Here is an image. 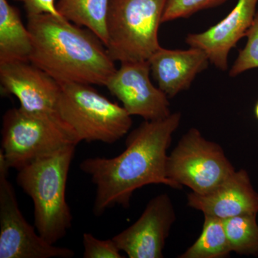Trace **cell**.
Here are the masks:
<instances>
[{
    "mask_svg": "<svg viewBox=\"0 0 258 258\" xmlns=\"http://www.w3.org/2000/svg\"><path fill=\"white\" fill-rule=\"evenodd\" d=\"M27 26L33 46L30 62L60 84L105 86L117 69L106 45L87 28L50 15L28 18Z\"/></svg>",
    "mask_w": 258,
    "mask_h": 258,
    "instance_id": "obj_2",
    "label": "cell"
},
{
    "mask_svg": "<svg viewBox=\"0 0 258 258\" xmlns=\"http://www.w3.org/2000/svg\"><path fill=\"white\" fill-rule=\"evenodd\" d=\"M176 214L169 195L161 194L147 204L133 225L113 240L129 258H161Z\"/></svg>",
    "mask_w": 258,
    "mask_h": 258,
    "instance_id": "obj_10",
    "label": "cell"
},
{
    "mask_svg": "<svg viewBox=\"0 0 258 258\" xmlns=\"http://www.w3.org/2000/svg\"><path fill=\"white\" fill-rule=\"evenodd\" d=\"M232 252L241 255H258V224L256 214L223 220Z\"/></svg>",
    "mask_w": 258,
    "mask_h": 258,
    "instance_id": "obj_18",
    "label": "cell"
},
{
    "mask_svg": "<svg viewBox=\"0 0 258 258\" xmlns=\"http://www.w3.org/2000/svg\"><path fill=\"white\" fill-rule=\"evenodd\" d=\"M158 88L169 98L191 87L198 74L208 69V55L196 47L169 50L161 47L148 60Z\"/></svg>",
    "mask_w": 258,
    "mask_h": 258,
    "instance_id": "obj_14",
    "label": "cell"
},
{
    "mask_svg": "<svg viewBox=\"0 0 258 258\" xmlns=\"http://www.w3.org/2000/svg\"><path fill=\"white\" fill-rule=\"evenodd\" d=\"M77 146H68L19 169L17 182L34 204L35 227L46 242L55 244L72 227L66 186Z\"/></svg>",
    "mask_w": 258,
    "mask_h": 258,
    "instance_id": "obj_3",
    "label": "cell"
},
{
    "mask_svg": "<svg viewBox=\"0 0 258 258\" xmlns=\"http://www.w3.org/2000/svg\"><path fill=\"white\" fill-rule=\"evenodd\" d=\"M109 3L110 0H58L57 8L62 18L91 30L106 45Z\"/></svg>",
    "mask_w": 258,
    "mask_h": 258,
    "instance_id": "obj_16",
    "label": "cell"
},
{
    "mask_svg": "<svg viewBox=\"0 0 258 258\" xmlns=\"http://www.w3.org/2000/svg\"><path fill=\"white\" fill-rule=\"evenodd\" d=\"M8 171H0V258H72L74 250L46 242L19 208Z\"/></svg>",
    "mask_w": 258,
    "mask_h": 258,
    "instance_id": "obj_8",
    "label": "cell"
},
{
    "mask_svg": "<svg viewBox=\"0 0 258 258\" xmlns=\"http://www.w3.org/2000/svg\"><path fill=\"white\" fill-rule=\"evenodd\" d=\"M84 258H123L119 248L113 238L99 240L91 233L85 232L83 235Z\"/></svg>",
    "mask_w": 258,
    "mask_h": 258,
    "instance_id": "obj_21",
    "label": "cell"
},
{
    "mask_svg": "<svg viewBox=\"0 0 258 258\" xmlns=\"http://www.w3.org/2000/svg\"><path fill=\"white\" fill-rule=\"evenodd\" d=\"M232 252L223 220L205 215L203 230L198 240L179 258H224Z\"/></svg>",
    "mask_w": 258,
    "mask_h": 258,
    "instance_id": "obj_17",
    "label": "cell"
},
{
    "mask_svg": "<svg viewBox=\"0 0 258 258\" xmlns=\"http://www.w3.org/2000/svg\"><path fill=\"white\" fill-rule=\"evenodd\" d=\"M23 5L28 18L41 15H50L62 18L57 8L56 0H16Z\"/></svg>",
    "mask_w": 258,
    "mask_h": 258,
    "instance_id": "obj_22",
    "label": "cell"
},
{
    "mask_svg": "<svg viewBox=\"0 0 258 258\" xmlns=\"http://www.w3.org/2000/svg\"><path fill=\"white\" fill-rule=\"evenodd\" d=\"M190 208L204 215L226 220L247 214L258 213V193L254 189L247 171L235 170L215 189L205 195H187Z\"/></svg>",
    "mask_w": 258,
    "mask_h": 258,
    "instance_id": "obj_13",
    "label": "cell"
},
{
    "mask_svg": "<svg viewBox=\"0 0 258 258\" xmlns=\"http://www.w3.org/2000/svg\"><path fill=\"white\" fill-rule=\"evenodd\" d=\"M254 113L255 118L258 120V101L256 102L255 106H254Z\"/></svg>",
    "mask_w": 258,
    "mask_h": 258,
    "instance_id": "obj_23",
    "label": "cell"
},
{
    "mask_svg": "<svg viewBox=\"0 0 258 258\" xmlns=\"http://www.w3.org/2000/svg\"><path fill=\"white\" fill-rule=\"evenodd\" d=\"M80 142L60 115L30 113L20 107L3 115L1 152L10 169L18 171L35 159Z\"/></svg>",
    "mask_w": 258,
    "mask_h": 258,
    "instance_id": "obj_4",
    "label": "cell"
},
{
    "mask_svg": "<svg viewBox=\"0 0 258 258\" xmlns=\"http://www.w3.org/2000/svg\"><path fill=\"white\" fill-rule=\"evenodd\" d=\"M179 112L157 120H144L128 134L125 149L117 157L85 159L80 169L96 186L93 211L101 216L115 205L128 208L136 190L149 184L176 189L166 175L167 151L181 122Z\"/></svg>",
    "mask_w": 258,
    "mask_h": 258,
    "instance_id": "obj_1",
    "label": "cell"
},
{
    "mask_svg": "<svg viewBox=\"0 0 258 258\" xmlns=\"http://www.w3.org/2000/svg\"><path fill=\"white\" fill-rule=\"evenodd\" d=\"M148 61L122 62L105 84L129 115L144 120L163 119L171 114L169 98L150 79Z\"/></svg>",
    "mask_w": 258,
    "mask_h": 258,
    "instance_id": "obj_9",
    "label": "cell"
},
{
    "mask_svg": "<svg viewBox=\"0 0 258 258\" xmlns=\"http://www.w3.org/2000/svg\"><path fill=\"white\" fill-rule=\"evenodd\" d=\"M235 171L222 148L196 128L183 135L166 163V175L176 189L187 186L199 195L215 189Z\"/></svg>",
    "mask_w": 258,
    "mask_h": 258,
    "instance_id": "obj_7",
    "label": "cell"
},
{
    "mask_svg": "<svg viewBox=\"0 0 258 258\" xmlns=\"http://www.w3.org/2000/svg\"><path fill=\"white\" fill-rule=\"evenodd\" d=\"M245 37H247V43L243 49L239 51L238 55L231 67L229 72L230 77L235 78L245 71L258 68V11Z\"/></svg>",
    "mask_w": 258,
    "mask_h": 258,
    "instance_id": "obj_20",
    "label": "cell"
},
{
    "mask_svg": "<svg viewBox=\"0 0 258 258\" xmlns=\"http://www.w3.org/2000/svg\"><path fill=\"white\" fill-rule=\"evenodd\" d=\"M61 86L57 113L81 142L113 144L128 133L133 121L123 106L102 96L91 85Z\"/></svg>",
    "mask_w": 258,
    "mask_h": 258,
    "instance_id": "obj_6",
    "label": "cell"
},
{
    "mask_svg": "<svg viewBox=\"0 0 258 258\" xmlns=\"http://www.w3.org/2000/svg\"><path fill=\"white\" fill-rule=\"evenodd\" d=\"M258 0H237V4L225 18L200 33H189L185 42L200 49L208 55L210 63L217 69H228L230 50L246 36L255 16Z\"/></svg>",
    "mask_w": 258,
    "mask_h": 258,
    "instance_id": "obj_12",
    "label": "cell"
},
{
    "mask_svg": "<svg viewBox=\"0 0 258 258\" xmlns=\"http://www.w3.org/2000/svg\"><path fill=\"white\" fill-rule=\"evenodd\" d=\"M0 83L2 92L16 97L24 111L58 115L60 83L31 62L0 63Z\"/></svg>",
    "mask_w": 258,
    "mask_h": 258,
    "instance_id": "obj_11",
    "label": "cell"
},
{
    "mask_svg": "<svg viewBox=\"0 0 258 258\" xmlns=\"http://www.w3.org/2000/svg\"><path fill=\"white\" fill-rule=\"evenodd\" d=\"M228 0H166L162 23L189 18L198 12L217 8Z\"/></svg>",
    "mask_w": 258,
    "mask_h": 258,
    "instance_id": "obj_19",
    "label": "cell"
},
{
    "mask_svg": "<svg viewBox=\"0 0 258 258\" xmlns=\"http://www.w3.org/2000/svg\"><path fill=\"white\" fill-rule=\"evenodd\" d=\"M32 40L20 12L8 0H0V63L30 62Z\"/></svg>",
    "mask_w": 258,
    "mask_h": 258,
    "instance_id": "obj_15",
    "label": "cell"
},
{
    "mask_svg": "<svg viewBox=\"0 0 258 258\" xmlns=\"http://www.w3.org/2000/svg\"><path fill=\"white\" fill-rule=\"evenodd\" d=\"M166 0H110L107 50L112 60L148 61L161 47L159 30Z\"/></svg>",
    "mask_w": 258,
    "mask_h": 258,
    "instance_id": "obj_5",
    "label": "cell"
}]
</instances>
